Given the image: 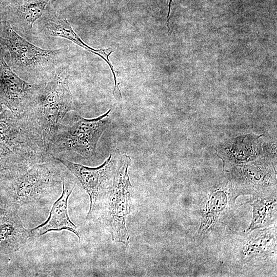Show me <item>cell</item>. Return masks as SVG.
<instances>
[{
	"label": "cell",
	"mask_w": 277,
	"mask_h": 277,
	"mask_svg": "<svg viewBox=\"0 0 277 277\" xmlns=\"http://www.w3.org/2000/svg\"><path fill=\"white\" fill-rule=\"evenodd\" d=\"M53 160L32 125L23 115L4 108L0 114V174L11 177Z\"/></svg>",
	"instance_id": "obj_1"
},
{
	"label": "cell",
	"mask_w": 277,
	"mask_h": 277,
	"mask_svg": "<svg viewBox=\"0 0 277 277\" xmlns=\"http://www.w3.org/2000/svg\"><path fill=\"white\" fill-rule=\"evenodd\" d=\"M70 75L68 63L60 67L50 79L38 85L21 114L37 131L48 151L67 114L76 110L69 88Z\"/></svg>",
	"instance_id": "obj_2"
},
{
	"label": "cell",
	"mask_w": 277,
	"mask_h": 277,
	"mask_svg": "<svg viewBox=\"0 0 277 277\" xmlns=\"http://www.w3.org/2000/svg\"><path fill=\"white\" fill-rule=\"evenodd\" d=\"M0 44L9 53L11 69L30 83L46 82L60 67L68 63L67 49L38 47L17 33L4 18L0 25Z\"/></svg>",
	"instance_id": "obj_3"
},
{
	"label": "cell",
	"mask_w": 277,
	"mask_h": 277,
	"mask_svg": "<svg viewBox=\"0 0 277 277\" xmlns=\"http://www.w3.org/2000/svg\"><path fill=\"white\" fill-rule=\"evenodd\" d=\"M109 109L97 117L86 119L73 115L69 122H63L53 137L49 153L52 156L64 152L77 153L86 159L93 157L103 133L111 123Z\"/></svg>",
	"instance_id": "obj_4"
},
{
	"label": "cell",
	"mask_w": 277,
	"mask_h": 277,
	"mask_svg": "<svg viewBox=\"0 0 277 277\" xmlns=\"http://www.w3.org/2000/svg\"><path fill=\"white\" fill-rule=\"evenodd\" d=\"M131 162L129 155L119 156L112 186L99 216L111 234L112 240L126 246L129 243L126 221L131 212L133 189L128 173Z\"/></svg>",
	"instance_id": "obj_5"
},
{
	"label": "cell",
	"mask_w": 277,
	"mask_h": 277,
	"mask_svg": "<svg viewBox=\"0 0 277 277\" xmlns=\"http://www.w3.org/2000/svg\"><path fill=\"white\" fill-rule=\"evenodd\" d=\"M61 165L54 159L35 164L25 172L9 177L15 209L38 203L57 191L65 175Z\"/></svg>",
	"instance_id": "obj_6"
},
{
	"label": "cell",
	"mask_w": 277,
	"mask_h": 277,
	"mask_svg": "<svg viewBox=\"0 0 277 277\" xmlns=\"http://www.w3.org/2000/svg\"><path fill=\"white\" fill-rule=\"evenodd\" d=\"M119 156L111 153L100 166L89 167L65 159L54 156L79 181L90 197V205L87 220L99 217L106 197L112 186Z\"/></svg>",
	"instance_id": "obj_7"
},
{
	"label": "cell",
	"mask_w": 277,
	"mask_h": 277,
	"mask_svg": "<svg viewBox=\"0 0 277 277\" xmlns=\"http://www.w3.org/2000/svg\"><path fill=\"white\" fill-rule=\"evenodd\" d=\"M241 193L230 188L217 187L202 196L200 205L201 223L197 238H203L226 224L238 207L235 200Z\"/></svg>",
	"instance_id": "obj_8"
},
{
	"label": "cell",
	"mask_w": 277,
	"mask_h": 277,
	"mask_svg": "<svg viewBox=\"0 0 277 277\" xmlns=\"http://www.w3.org/2000/svg\"><path fill=\"white\" fill-rule=\"evenodd\" d=\"M5 49L0 44V102L3 107L19 115L25 111L38 84L20 77L5 58Z\"/></svg>",
	"instance_id": "obj_9"
},
{
	"label": "cell",
	"mask_w": 277,
	"mask_h": 277,
	"mask_svg": "<svg viewBox=\"0 0 277 277\" xmlns=\"http://www.w3.org/2000/svg\"><path fill=\"white\" fill-rule=\"evenodd\" d=\"M74 185L64 176L62 181V193L61 197L54 203L48 219L39 226L30 230L31 236H39L49 231L66 230L74 233L79 239L80 235L77 227L71 221L68 215V199Z\"/></svg>",
	"instance_id": "obj_10"
},
{
	"label": "cell",
	"mask_w": 277,
	"mask_h": 277,
	"mask_svg": "<svg viewBox=\"0 0 277 277\" xmlns=\"http://www.w3.org/2000/svg\"><path fill=\"white\" fill-rule=\"evenodd\" d=\"M50 0H13L11 11L3 18L7 20L19 35L29 38L34 24L42 16Z\"/></svg>",
	"instance_id": "obj_11"
},
{
	"label": "cell",
	"mask_w": 277,
	"mask_h": 277,
	"mask_svg": "<svg viewBox=\"0 0 277 277\" xmlns=\"http://www.w3.org/2000/svg\"><path fill=\"white\" fill-rule=\"evenodd\" d=\"M41 33L46 36L67 39L101 58L105 54L103 49H95L84 43L75 32L66 17L62 13H58L45 19L42 23Z\"/></svg>",
	"instance_id": "obj_12"
},
{
	"label": "cell",
	"mask_w": 277,
	"mask_h": 277,
	"mask_svg": "<svg viewBox=\"0 0 277 277\" xmlns=\"http://www.w3.org/2000/svg\"><path fill=\"white\" fill-rule=\"evenodd\" d=\"M0 223V244L4 247L17 250L31 237L30 230L24 226L16 210L8 220Z\"/></svg>",
	"instance_id": "obj_13"
},
{
	"label": "cell",
	"mask_w": 277,
	"mask_h": 277,
	"mask_svg": "<svg viewBox=\"0 0 277 277\" xmlns=\"http://www.w3.org/2000/svg\"><path fill=\"white\" fill-rule=\"evenodd\" d=\"M274 229L268 228L248 236L240 248L241 258L247 261L252 257L259 256V254L269 250L271 246L274 245Z\"/></svg>",
	"instance_id": "obj_14"
},
{
	"label": "cell",
	"mask_w": 277,
	"mask_h": 277,
	"mask_svg": "<svg viewBox=\"0 0 277 277\" xmlns=\"http://www.w3.org/2000/svg\"><path fill=\"white\" fill-rule=\"evenodd\" d=\"M252 201L253 216L247 232L270 224L276 215L275 196H256Z\"/></svg>",
	"instance_id": "obj_15"
},
{
	"label": "cell",
	"mask_w": 277,
	"mask_h": 277,
	"mask_svg": "<svg viewBox=\"0 0 277 277\" xmlns=\"http://www.w3.org/2000/svg\"><path fill=\"white\" fill-rule=\"evenodd\" d=\"M172 3H173V0L169 1L168 12V14L167 16V21H166L167 26L168 27L169 31H170L169 19H170V9H171V5Z\"/></svg>",
	"instance_id": "obj_16"
},
{
	"label": "cell",
	"mask_w": 277,
	"mask_h": 277,
	"mask_svg": "<svg viewBox=\"0 0 277 277\" xmlns=\"http://www.w3.org/2000/svg\"><path fill=\"white\" fill-rule=\"evenodd\" d=\"M3 109H4V107H3V105H2V104L0 102V114L2 113Z\"/></svg>",
	"instance_id": "obj_17"
},
{
	"label": "cell",
	"mask_w": 277,
	"mask_h": 277,
	"mask_svg": "<svg viewBox=\"0 0 277 277\" xmlns=\"http://www.w3.org/2000/svg\"><path fill=\"white\" fill-rule=\"evenodd\" d=\"M2 19H3L2 18V13L0 12V25H1Z\"/></svg>",
	"instance_id": "obj_18"
}]
</instances>
